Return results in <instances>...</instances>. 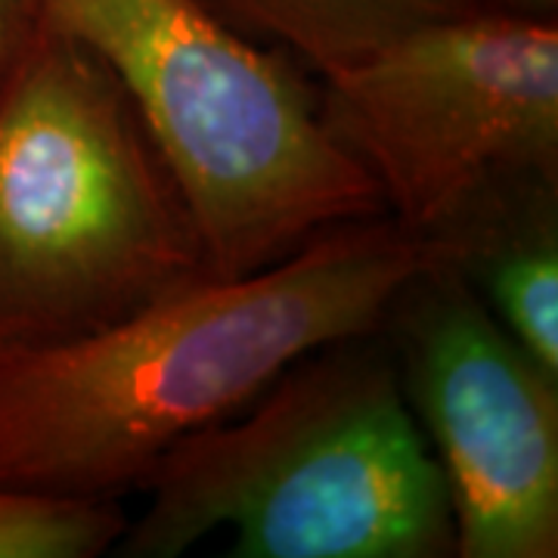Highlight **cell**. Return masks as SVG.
<instances>
[{
	"mask_svg": "<svg viewBox=\"0 0 558 558\" xmlns=\"http://www.w3.org/2000/svg\"><path fill=\"white\" fill-rule=\"evenodd\" d=\"M319 112L385 211L444 236L497 183L558 174V22L484 0L319 78Z\"/></svg>",
	"mask_w": 558,
	"mask_h": 558,
	"instance_id": "cell-5",
	"label": "cell"
},
{
	"mask_svg": "<svg viewBox=\"0 0 558 558\" xmlns=\"http://www.w3.org/2000/svg\"><path fill=\"white\" fill-rule=\"evenodd\" d=\"M44 22V0H0V84Z\"/></svg>",
	"mask_w": 558,
	"mask_h": 558,
	"instance_id": "cell-10",
	"label": "cell"
},
{
	"mask_svg": "<svg viewBox=\"0 0 558 558\" xmlns=\"http://www.w3.org/2000/svg\"><path fill=\"white\" fill-rule=\"evenodd\" d=\"M497 7L521 10V13H534V16H556L558 0H490Z\"/></svg>",
	"mask_w": 558,
	"mask_h": 558,
	"instance_id": "cell-11",
	"label": "cell"
},
{
	"mask_svg": "<svg viewBox=\"0 0 558 558\" xmlns=\"http://www.w3.org/2000/svg\"><path fill=\"white\" fill-rule=\"evenodd\" d=\"M444 258L447 242L379 215L78 339L0 348V487L57 499L140 490L180 440L245 410L286 366L379 329L400 286Z\"/></svg>",
	"mask_w": 558,
	"mask_h": 558,
	"instance_id": "cell-1",
	"label": "cell"
},
{
	"mask_svg": "<svg viewBox=\"0 0 558 558\" xmlns=\"http://www.w3.org/2000/svg\"><path fill=\"white\" fill-rule=\"evenodd\" d=\"M438 240L490 317L558 376V174L502 180Z\"/></svg>",
	"mask_w": 558,
	"mask_h": 558,
	"instance_id": "cell-7",
	"label": "cell"
},
{
	"mask_svg": "<svg viewBox=\"0 0 558 558\" xmlns=\"http://www.w3.org/2000/svg\"><path fill=\"white\" fill-rule=\"evenodd\" d=\"M116 553L178 558L230 531V558H453L447 484L381 329L332 339L143 481Z\"/></svg>",
	"mask_w": 558,
	"mask_h": 558,
	"instance_id": "cell-2",
	"label": "cell"
},
{
	"mask_svg": "<svg viewBox=\"0 0 558 558\" xmlns=\"http://www.w3.org/2000/svg\"><path fill=\"white\" fill-rule=\"evenodd\" d=\"M205 277L128 90L44 16L0 84V348L78 339Z\"/></svg>",
	"mask_w": 558,
	"mask_h": 558,
	"instance_id": "cell-3",
	"label": "cell"
},
{
	"mask_svg": "<svg viewBox=\"0 0 558 558\" xmlns=\"http://www.w3.org/2000/svg\"><path fill=\"white\" fill-rule=\"evenodd\" d=\"M119 499H57L0 487V558H97L119 546Z\"/></svg>",
	"mask_w": 558,
	"mask_h": 558,
	"instance_id": "cell-9",
	"label": "cell"
},
{
	"mask_svg": "<svg viewBox=\"0 0 558 558\" xmlns=\"http://www.w3.org/2000/svg\"><path fill=\"white\" fill-rule=\"evenodd\" d=\"M137 109L211 277L255 274L319 233L379 218V186L319 112V81L199 0H44Z\"/></svg>",
	"mask_w": 558,
	"mask_h": 558,
	"instance_id": "cell-4",
	"label": "cell"
},
{
	"mask_svg": "<svg viewBox=\"0 0 558 558\" xmlns=\"http://www.w3.org/2000/svg\"><path fill=\"white\" fill-rule=\"evenodd\" d=\"M258 44L279 47L317 78L369 57L425 22L459 16L484 0H199Z\"/></svg>",
	"mask_w": 558,
	"mask_h": 558,
	"instance_id": "cell-8",
	"label": "cell"
},
{
	"mask_svg": "<svg viewBox=\"0 0 558 558\" xmlns=\"http://www.w3.org/2000/svg\"><path fill=\"white\" fill-rule=\"evenodd\" d=\"M381 332L453 509V558L558 556V376L444 258L407 279Z\"/></svg>",
	"mask_w": 558,
	"mask_h": 558,
	"instance_id": "cell-6",
	"label": "cell"
}]
</instances>
